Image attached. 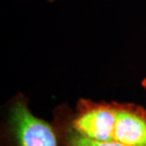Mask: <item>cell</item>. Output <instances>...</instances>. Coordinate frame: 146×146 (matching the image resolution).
I'll list each match as a JSON object with an SVG mask.
<instances>
[{
  "label": "cell",
  "instance_id": "obj_1",
  "mask_svg": "<svg viewBox=\"0 0 146 146\" xmlns=\"http://www.w3.org/2000/svg\"><path fill=\"white\" fill-rule=\"evenodd\" d=\"M71 123L81 135L95 141L146 146V109L139 104L79 98Z\"/></svg>",
  "mask_w": 146,
  "mask_h": 146
},
{
  "label": "cell",
  "instance_id": "obj_4",
  "mask_svg": "<svg viewBox=\"0 0 146 146\" xmlns=\"http://www.w3.org/2000/svg\"><path fill=\"white\" fill-rule=\"evenodd\" d=\"M141 86L142 88H143L144 92H145V94H146V77H145V78H143V79H142V80H141Z\"/></svg>",
  "mask_w": 146,
  "mask_h": 146
},
{
  "label": "cell",
  "instance_id": "obj_3",
  "mask_svg": "<svg viewBox=\"0 0 146 146\" xmlns=\"http://www.w3.org/2000/svg\"><path fill=\"white\" fill-rule=\"evenodd\" d=\"M71 111L72 107L66 103L58 104L52 110L51 122L59 146H127L118 142L95 141L81 135L71 123Z\"/></svg>",
  "mask_w": 146,
  "mask_h": 146
},
{
  "label": "cell",
  "instance_id": "obj_2",
  "mask_svg": "<svg viewBox=\"0 0 146 146\" xmlns=\"http://www.w3.org/2000/svg\"><path fill=\"white\" fill-rule=\"evenodd\" d=\"M0 146H59L51 121L33 113L23 92L5 102L0 111Z\"/></svg>",
  "mask_w": 146,
  "mask_h": 146
},
{
  "label": "cell",
  "instance_id": "obj_5",
  "mask_svg": "<svg viewBox=\"0 0 146 146\" xmlns=\"http://www.w3.org/2000/svg\"><path fill=\"white\" fill-rule=\"evenodd\" d=\"M46 2H48V3H54V2H57V1H59V0H46Z\"/></svg>",
  "mask_w": 146,
  "mask_h": 146
}]
</instances>
